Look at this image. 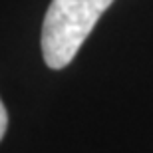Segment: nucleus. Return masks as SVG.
<instances>
[{
    "mask_svg": "<svg viewBox=\"0 0 153 153\" xmlns=\"http://www.w3.org/2000/svg\"><path fill=\"white\" fill-rule=\"evenodd\" d=\"M114 2L115 0H52L40 38L46 66L52 70L66 68Z\"/></svg>",
    "mask_w": 153,
    "mask_h": 153,
    "instance_id": "1",
    "label": "nucleus"
},
{
    "mask_svg": "<svg viewBox=\"0 0 153 153\" xmlns=\"http://www.w3.org/2000/svg\"><path fill=\"white\" fill-rule=\"evenodd\" d=\"M6 127H8V114H6V108L2 100H0V141H2V137L6 133Z\"/></svg>",
    "mask_w": 153,
    "mask_h": 153,
    "instance_id": "2",
    "label": "nucleus"
}]
</instances>
